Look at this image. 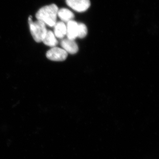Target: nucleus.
<instances>
[{"mask_svg":"<svg viewBox=\"0 0 159 159\" xmlns=\"http://www.w3.org/2000/svg\"><path fill=\"white\" fill-rule=\"evenodd\" d=\"M58 8L54 4L43 6L36 12L35 16L46 25L53 27L57 23Z\"/></svg>","mask_w":159,"mask_h":159,"instance_id":"f257e3e1","label":"nucleus"},{"mask_svg":"<svg viewBox=\"0 0 159 159\" xmlns=\"http://www.w3.org/2000/svg\"><path fill=\"white\" fill-rule=\"evenodd\" d=\"M29 24L30 32L34 41L42 42L48 31L46 25L39 20L33 21L31 16L29 17Z\"/></svg>","mask_w":159,"mask_h":159,"instance_id":"f03ea898","label":"nucleus"},{"mask_svg":"<svg viewBox=\"0 0 159 159\" xmlns=\"http://www.w3.org/2000/svg\"><path fill=\"white\" fill-rule=\"evenodd\" d=\"M68 54L64 49L54 47L49 50L46 54L48 59L53 61H63L66 59Z\"/></svg>","mask_w":159,"mask_h":159,"instance_id":"7ed1b4c3","label":"nucleus"},{"mask_svg":"<svg viewBox=\"0 0 159 159\" xmlns=\"http://www.w3.org/2000/svg\"><path fill=\"white\" fill-rule=\"evenodd\" d=\"M67 5L74 11L82 12L86 11L90 6V0H66Z\"/></svg>","mask_w":159,"mask_h":159,"instance_id":"20e7f679","label":"nucleus"},{"mask_svg":"<svg viewBox=\"0 0 159 159\" xmlns=\"http://www.w3.org/2000/svg\"><path fill=\"white\" fill-rule=\"evenodd\" d=\"M61 44L63 49L67 53L71 54H76L79 50L78 45L74 41V40L70 39H63L61 41Z\"/></svg>","mask_w":159,"mask_h":159,"instance_id":"39448f33","label":"nucleus"},{"mask_svg":"<svg viewBox=\"0 0 159 159\" xmlns=\"http://www.w3.org/2000/svg\"><path fill=\"white\" fill-rule=\"evenodd\" d=\"M78 23L72 20L67 23L66 34L68 39L74 40L77 37Z\"/></svg>","mask_w":159,"mask_h":159,"instance_id":"423d86ee","label":"nucleus"},{"mask_svg":"<svg viewBox=\"0 0 159 159\" xmlns=\"http://www.w3.org/2000/svg\"><path fill=\"white\" fill-rule=\"evenodd\" d=\"M54 33L55 37L62 39L66 34V25L62 21L57 22L54 26Z\"/></svg>","mask_w":159,"mask_h":159,"instance_id":"0eeeda50","label":"nucleus"},{"mask_svg":"<svg viewBox=\"0 0 159 159\" xmlns=\"http://www.w3.org/2000/svg\"><path fill=\"white\" fill-rule=\"evenodd\" d=\"M57 17L61 20V21L67 23L72 20L74 18V15L73 12L70 9L66 8H61L58 9Z\"/></svg>","mask_w":159,"mask_h":159,"instance_id":"6e6552de","label":"nucleus"},{"mask_svg":"<svg viewBox=\"0 0 159 159\" xmlns=\"http://www.w3.org/2000/svg\"><path fill=\"white\" fill-rule=\"evenodd\" d=\"M43 42L46 45L51 47H55L58 43L56 37L54 35V32L51 30H48Z\"/></svg>","mask_w":159,"mask_h":159,"instance_id":"1a4fd4ad","label":"nucleus"},{"mask_svg":"<svg viewBox=\"0 0 159 159\" xmlns=\"http://www.w3.org/2000/svg\"><path fill=\"white\" fill-rule=\"evenodd\" d=\"M88 33L86 26L83 23H78L77 37L83 39L86 37Z\"/></svg>","mask_w":159,"mask_h":159,"instance_id":"9d476101","label":"nucleus"}]
</instances>
